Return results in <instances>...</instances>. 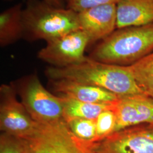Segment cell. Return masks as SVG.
Returning a JSON list of instances; mask_svg holds the SVG:
<instances>
[{"mask_svg":"<svg viewBox=\"0 0 153 153\" xmlns=\"http://www.w3.org/2000/svg\"><path fill=\"white\" fill-rule=\"evenodd\" d=\"M54 91L60 96L66 97L82 102L93 103H111L116 101L118 95L96 86L66 79L51 80Z\"/></svg>","mask_w":153,"mask_h":153,"instance_id":"cell-11","label":"cell"},{"mask_svg":"<svg viewBox=\"0 0 153 153\" xmlns=\"http://www.w3.org/2000/svg\"><path fill=\"white\" fill-rule=\"evenodd\" d=\"M46 2L51 5L58 7H64V0H44Z\"/></svg>","mask_w":153,"mask_h":153,"instance_id":"cell-20","label":"cell"},{"mask_svg":"<svg viewBox=\"0 0 153 153\" xmlns=\"http://www.w3.org/2000/svg\"><path fill=\"white\" fill-rule=\"evenodd\" d=\"M114 107V104L112 108L102 112L96 119L95 142H98L115 132L116 116Z\"/></svg>","mask_w":153,"mask_h":153,"instance_id":"cell-17","label":"cell"},{"mask_svg":"<svg viewBox=\"0 0 153 153\" xmlns=\"http://www.w3.org/2000/svg\"><path fill=\"white\" fill-rule=\"evenodd\" d=\"M51 80L66 79L105 89L118 96L143 94L138 88L128 66L109 64L91 59L74 65L52 66L45 71Z\"/></svg>","mask_w":153,"mask_h":153,"instance_id":"cell-1","label":"cell"},{"mask_svg":"<svg viewBox=\"0 0 153 153\" xmlns=\"http://www.w3.org/2000/svg\"><path fill=\"white\" fill-rule=\"evenodd\" d=\"M119 0H66L67 8L76 13L99 6L116 4Z\"/></svg>","mask_w":153,"mask_h":153,"instance_id":"cell-19","label":"cell"},{"mask_svg":"<svg viewBox=\"0 0 153 153\" xmlns=\"http://www.w3.org/2000/svg\"><path fill=\"white\" fill-rule=\"evenodd\" d=\"M128 68L138 88L153 99V52Z\"/></svg>","mask_w":153,"mask_h":153,"instance_id":"cell-15","label":"cell"},{"mask_svg":"<svg viewBox=\"0 0 153 153\" xmlns=\"http://www.w3.org/2000/svg\"><path fill=\"white\" fill-rule=\"evenodd\" d=\"M65 121L71 133L77 138L87 143L95 142L96 120L73 119Z\"/></svg>","mask_w":153,"mask_h":153,"instance_id":"cell-16","label":"cell"},{"mask_svg":"<svg viewBox=\"0 0 153 153\" xmlns=\"http://www.w3.org/2000/svg\"><path fill=\"white\" fill-rule=\"evenodd\" d=\"M0 153H28L27 141L25 138L1 133Z\"/></svg>","mask_w":153,"mask_h":153,"instance_id":"cell-18","label":"cell"},{"mask_svg":"<svg viewBox=\"0 0 153 153\" xmlns=\"http://www.w3.org/2000/svg\"><path fill=\"white\" fill-rule=\"evenodd\" d=\"M0 129L2 133L26 138L36 130V123L16 96V90L8 85L0 88Z\"/></svg>","mask_w":153,"mask_h":153,"instance_id":"cell-8","label":"cell"},{"mask_svg":"<svg viewBox=\"0 0 153 153\" xmlns=\"http://www.w3.org/2000/svg\"><path fill=\"white\" fill-rule=\"evenodd\" d=\"M23 38L48 42L80 30L77 13L51 5L44 0H28L23 8Z\"/></svg>","mask_w":153,"mask_h":153,"instance_id":"cell-3","label":"cell"},{"mask_svg":"<svg viewBox=\"0 0 153 153\" xmlns=\"http://www.w3.org/2000/svg\"><path fill=\"white\" fill-rule=\"evenodd\" d=\"M116 5L99 6L77 13L80 30L88 35L90 45L102 41L117 29Z\"/></svg>","mask_w":153,"mask_h":153,"instance_id":"cell-10","label":"cell"},{"mask_svg":"<svg viewBox=\"0 0 153 153\" xmlns=\"http://www.w3.org/2000/svg\"><path fill=\"white\" fill-rule=\"evenodd\" d=\"M20 85L22 102L38 123L48 124L64 120V107L60 97H56L42 85L36 75L26 77Z\"/></svg>","mask_w":153,"mask_h":153,"instance_id":"cell-5","label":"cell"},{"mask_svg":"<svg viewBox=\"0 0 153 153\" xmlns=\"http://www.w3.org/2000/svg\"><path fill=\"white\" fill-rule=\"evenodd\" d=\"M153 52V23L117 28L99 42L89 57L99 62L129 66Z\"/></svg>","mask_w":153,"mask_h":153,"instance_id":"cell-2","label":"cell"},{"mask_svg":"<svg viewBox=\"0 0 153 153\" xmlns=\"http://www.w3.org/2000/svg\"><path fill=\"white\" fill-rule=\"evenodd\" d=\"M88 45L90 40L86 33L78 30L47 42L38 57L54 67L74 65L88 59L85 52Z\"/></svg>","mask_w":153,"mask_h":153,"instance_id":"cell-7","label":"cell"},{"mask_svg":"<svg viewBox=\"0 0 153 153\" xmlns=\"http://www.w3.org/2000/svg\"><path fill=\"white\" fill-rule=\"evenodd\" d=\"M63 103L64 120L73 119L96 120L99 115L114 106L115 102L105 103H93L60 96Z\"/></svg>","mask_w":153,"mask_h":153,"instance_id":"cell-14","label":"cell"},{"mask_svg":"<svg viewBox=\"0 0 153 153\" xmlns=\"http://www.w3.org/2000/svg\"><path fill=\"white\" fill-rule=\"evenodd\" d=\"M116 6L117 28L153 23V0H119Z\"/></svg>","mask_w":153,"mask_h":153,"instance_id":"cell-12","label":"cell"},{"mask_svg":"<svg viewBox=\"0 0 153 153\" xmlns=\"http://www.w3.org/2000/svg\"><path fill=\"white\" fill-rule=\"evenodd\" d=\"M93 153H153V125L143 124L115 131L93 145Z\"/></svg>","mask_w":153,"mask_h":153,"instance_id":"cell-6","label":"cell"},{"mask_svg":"<svg viewBox=\"0 0 153 153\" xmlns=\"http://www.w3.org/2000/svg\"><path fill=\"white\" fill-rule=\"evenodd\" d=\"M114 109L115 131L143 124L153 125V99L144 94L119 96Z\"/></svg>","mask_w":153,"mask_h":153,"instance_id":"cell-9","label":"cell"},{"mask_svg":"<svg viewBox=\"0 0 153 153\" xmlns=\"http://www.w3.org/2000/svg\"><path fill=\"white\" fill-rule=\"evenodd\" d=\"M26 139L28 153H93L94 143L83 142L70 131L64 120L38 123Z\"/></svg>","mask_w":153,"mask_h":153,"instance_id":"cell-4","label":"cell"},{"mask_svg":"<svg viewBox=\"0 0 153 153\" xmlns=\"http://www.w3.org/2000/svg\"><path fill=\"white\" fill-rule=\"evenodd\" d=\"M22 4H18L0 14V44L7 46L23 38Z\"/></svg>","mask_w":153,"mask_h":153,"instance_id":"cell-13","label":"cell"}]
</instances>
